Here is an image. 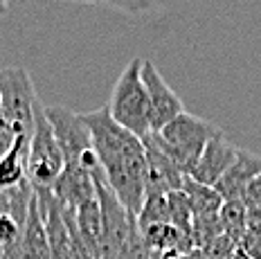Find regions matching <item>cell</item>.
<instances>
[{"mask_svg":"<svg viewBox=\"0 0 261 259\" xmlns=\"http://www.w3.org/2000/svg\"><path fill=\"white\" fill-rule=\"evenodd\" d=\"M90 133V147L104 178L130 217H138L146 198V158L142 140L111 117L106 106L79 113Z\"/></svg>","mask_w":261,"mask_h":259,"instance_id":"cell-1","label":"cell"},{"mask_svg":"<svg viewBox=\"0 0 261 259\" xmlns=\"http://www.w3.org/2000/svg\"><path fill=\"white\" fill-rule=\"evenodd\" d=\"M219 131L221 128L214 126L212 122L185 111L182 115L171 120L160 131H155V133L151 131V133H153V140L158 142V147L180 167V171L185 176H189L194 171L196 163L200 160V156H203L207 142Z\"/></svg>","mask_w":261,"mask_h":259,"instance_id":"cell-2","label":"cell"},{"mask_svg":"<svg viewBox=\"0 0 261 259\" xmlns=\"http://www.w3.org/2000/svg\"><path fill=\"white\" fill-rule=\"evenodd\" d=\"M140 70H142V59H133L122 70V74L113 86L111 101H108L106 109L119 126L142 140L144 136L151 133V122H149V97H146Z\"/></svg>","mask_w":261,"mask_h":259,"instance_id":"cell-3","label":"cell"},{"mask_svg":"<svg viewBox=\"0 0 261 259\" xmlns=\"http://www.w3.org/2000/svg\"><path fill=\"white\" fill-rule=\"evenodd\" d=\"M0 126L7 128L16 136H32L34 128V111H36V95L32 86L30 72L20 66L0 70Z\"/></svg>","mask_w":261,"mask_h":259,"instance_id":"cell-4","label":"cell"},{"mask_svg":"<svg viewBox=\"0 0 261 259\" xmlns=\"http://www.w3.org/2000/svg\"><path fill=\"white\" fill-rule=\"evenodd\" d=\"M63 153L43 113V104H36L34 128L30 136V149H27V183L32 185V190H52L59 174L63 171Z\"/></svg>","mask_w":261,"mask_h":259,"instance_id":"cell-5","label":"cell"},{"mask_svg":"<svg viewBox=\"0 0 261 259\" xmlns=\"http://www.w3.org/2000/svg\"><path fill=\"white\" fill-rule=\"evenodd\" d=\"M43 113H45L47 122H50V128L63 153V160L65 163H81V158L92 147H90V133L86 128V124L81 122L79 113L59 104L54 106L43 104Z\"/></svg>","mask_w":261,"mask_h":259,"instance_id":"cell-6","label":"cell"},{"mask_svg":"<svg viewBox=\"0 0 261 259\" xmlns=\"http://www.w3.org/2000/svg\"><path fill=\"white\" fill-rule=\"evenodd\" d=\"M142 77L146 97H149V122H151V131H160L162 126H167L171 120H176L178 115L185 113V104L178 97L176 90H171V86L162 79V74L158 72V68L153 66V61L142 59Z\"/></svg>","mask_w":261,"mask_h":259,"instance_id":"cell-7","label":"cell"},{"mask_svg":"<svg viewBox=\"0 0 261 259\" xmlns=\"http://www.w3.org/2000/svg\"><path fill=\"white\" fill-rule=\"evenodd\" d=\"M142 147H144V158H146V196L182 190L185 174L180 171V167L158 147L153 133L142 138Z\"/></svg>","mask_w":261,"mask_h":259,"instance_id":"cell-8","label":"cell"},{"mask_svg":"<svg viewBox=\"0 0 261 259\" xmlns=\"http://www.w3.org/2000/svg\"><path fill=\"white\" fill-rule=\"evenodd\" d=\"M52 194L61 208L77 212L84 203L95 198V185H92L90 169L84 163H65L63 171L52 185Z\"/></svg>","mask_w":261,"mask_h":259,"instance_id":"cell-9","label":"cell"},{"mask_svg":"<svg viewBox=\"0 0 261 259\" xmlns=\"http://www.w3.org/2000/svg\"><path fill=\"white\" fill-rule=\"evenodd\" d=\"M239 151L241 149L234 147L230 140L223 136V131H219L207 142V147H205L203 156H200V160L196 163L189 178L196 183H200V185L214 187L216 183L221 180V176L230 169V165L237 160Z\"/></svg>","mask_w":261,"mask_h":259,"instance_id":"cell-10","label":"cell"},{"mask_svg":"<svg viewBox=\"0 0 261 259\" xmlns=\"http://www.w3.org/2000/svg\"><path fill=\"white\" fill-rule=\"evenodd\" d=\"M259 174H261V158L241 149L237 160L230 165V169H227L225 174L221 176V180L214 185V190L223 201H241L246 187Z\"/></svg>","mask_w":261,"mask_h":259,"instance_id":"cell-11","label":"cell"},{"mask_svg":"<svg viewBox=\"0 0 261 259\" xmlns=\"http://www.w3.org/2000/svg\"><path fill=\"white\" fill-rule=\"evenodd\" d=\"M18 255L20 259H50V239H47L45 221L41 217V210L36 198L32 196L27 217L20 225L18 239Z\"/></svg>","mask_w":261,"mask_h":259,"instance_id":"cell-12","label":"cell"},{"mask_svg":"<svg viewBox=\"0 0 261 259\" xmlns=\"http://www.w3.org/2000/svg\"><path fill=\"white\" fill-rule=\"evenodd\" d=\"M27 149H30V136H16L12 147L0 156V192L14 190L27 180Z\"/></svg>","mask_w":261,"mask_h":259,"instance_id":"cell-13","label":"cell"},{"mask_svg":"<svg viewBox=\"0 0 261 259\" xmlns=\"http://www.w3.org/2000/svg\"><path fill=\"white\" fill-rule=\"evenodd\" d=\"M74 223L92 259H101V210L97 198H90L74 212Z\"/></svg>","mask_w":261,"mask_h":259,"instance_id":"cell-14","label":"cell"},{"mask_svg":"<svg viewBox=\"0 0 261 259\" xmlns=\"http://www.w3.org/2000/svg\"><path fill=\"white\" fill-rule=\"evenodd\" d=\"M182 194L187 196L194 219L196 217H212V214H219V210L223 205V198L216 194L214 187L200 185V183L192 180L189 176H185V180H182Z\"/></svg>","mask_w":261,"mask_h":259,"instance_id":"cell-15","label":"cell"},{"mask_svg":"<svg viewBox=\"0 0 261 259\" xmlns=\"http://www.w3.org/2000/svg\"><path fill=\"white\" fill-rule=\"evenodd\" d=\"M219 221L223 235L230 237L239 246V241L246 235V205L243 201H223L219 210Z\"/></svg>","mask_w":261,"mask_h":259,"instance_id":"cell-16","label":"cell"},{"mask_svg":"<svg viewBox=\"0 0 261 259\" xmlns=\"http://www.w3.org/2000/svg\"><path fill=\"white\" fill-rule=\"evenodd\" d=\"M140 230L149 228V225H171L169 217V201H167V194H155V196H146L142 210L135 217Z\"/></svg>","mask_w":261,"mask_h":259,"instance_id":"cell-17","label":"cell"},{"mask_svg":"<svg viewBox=\"0 0 261 259\" xmlns=\"http://www.w3.org/2000/svg\"><path fill=\"white\" fill-rule=\"evenodd\" d=\"M167 201H169V217H171V225L182 235L192 237V208H189L187 196L182 194V190L178 192H169L167 194Z\"/></svg>","mask_w":261,"mask_h":259,"instance_id":"cell-18","label":"cell"},{"mask_svg":"<svg viewBox=\"0 0 261 259\" xmlns=\"http://www.w3.org/2000/svg\"><path fill=\"white\" fill-rule=\"evenodd\" d=\"M18 239H20V223L16 221L12 214L0 212V248H18Z\"/></svg>","mask_w":261,"mask_h":259,"instance_id":"cell-19","label":"cell"},{"mask_svg":"<svg viewBox=\"0 0 261 259\" xmlns=\"http://www.w3.org/2000/svg\"><path fill=\"white\" fill-rule=\"evenodd\" d=\"M101 3L111 5L113 9H119V12H126V14H142L153 7V0H101Z\"/></svg>","mask_w":261,"mask_h":259,"instance_id":"cell-20","label":"cell"},{"mask_svg":"<svg viewBox=\"0 0 261 259\" xmlns=\"http://www.w3.org/2000/svg\"><path fill=\"white\" fill-rule=\"evenodd\" d=\"M241 201H243V205H246V210L261 208V174L246 187V192H243V198H241Z\"/></svg>","mask_w":261,"mask_h":259,"instance_id":"cell-21","label":"cell"},{"mask_svg":"<svg viewBox=\"0 0 261 259\" xmlns=\"http://www.w3.org/2000/svg\"><path fill=\"white\" fill-rule=\"evenodd\" d=\"M227 259H250V257H248V255H246V252H243V250H241V248H237V250H234V252H232V255H230V257H227Z\"/></svg>","mask_w":261,"mask_h":259,"instance_id":"cell-22","label":"cell"},{"mask_svg":"<svg viewBox=\"0 0 261 259\" xmlns=\"http://www.w3.org/2000/svg\"><path fill=\"white\" fill-rule=\"evenodd\" d=\"M7 3H9V0H0V18L7 14Z\"/></svg>","mask_w":261,"mask_h":259,"instance_id":"cell-23","label":"cell"},{"mask_svg":"<svg viewBox=\"0 0 261 259\" xmlns=\"http://www.w3.org/2000/svg\"><path fill=\"white\" fill-rule=\"evenodd\" d=\"M79 3H88V5H99L101 0H79Z\"/></svg>","mask_w":261,"mask_h":259,"instance_id":"cell-24","label":"cell"},{"mask_svg":"<svg viewBox=\"0 0 261 259\" xmlns=\"http://www.w3.org/2000/svg\"><path fill=\"white\" fill-rule=\"evenodd\" d=\"M0 104H3V93H0Z\"/></svg>","mask_w":261,"mask_h":259,"instance_id":"cell-25","label":"cell"}]
</instances>
